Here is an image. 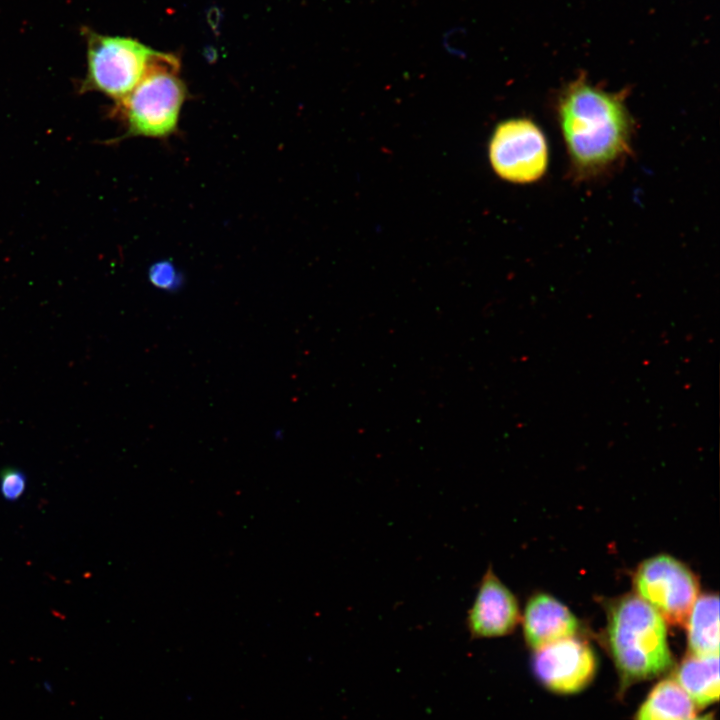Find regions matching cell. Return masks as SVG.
Masks as SVG:
<instances>
[{
    "instance_id": "cell-1",
    "label": "cell",
    "mask_w": 720,
    "mask_h": 720,
    "mask_svg": "<svg viewBox=\"0 0 720 720\" xmlns=\"http://www.w3.org/2000/svg\"><path fill=\"white\" fill-rule=\"evenodd\" d=\"M627 97V89L606 90L583 73L559 91L554 113L574 181L606 176L632 155L636 126Z\"/></svg>"
},
{
    "instance_id": "cell-2",
    "label": "cell",
    "mask_w": 720,
    "mask_h": 720,
    "mask_svg": "<svg viewBox=\"0 0 720 720\" xmlns=\"http://www.w3.org/2000/svg\"><path fill=\"white\" fill-rule=\"evenodd\" d=\"M607 641L622 678L645 680L672 665L667 625L662 616L637 595H624L609 607Z\"/></svg>"
},
{
    "instance_id": "cell-3",
    "label": "cell",
    "mask_w": 720,
    "mask_h": 720,
    "mask_svg": "<svg viewBox=\"0 0 720 720\" xmlns=\"http://www.w3.org/2000/svg\"><path fill=\"white\" fill-rule=\"evenodd\" d=\"M180 64L176 54L156 51L140 81L116 102L114 112L125 125L126 137L162 139L177 131L187 98Z\"/></svg>"
},
{
    "instance_id": "cell-4",
    "label": "cell",
    "mask_w": 720,
    "mask_h": 720,
    "mask_svg": "<svg viewBox=\"0 0 720 720\" xmlns=\"http://www.w3.org/2000/svg\"><path fill=\"white\" fill-rule=\"evenodd\" d=\"M87 71L82 91L100 92L115 103L127 96L145 74L156 50L127 36L85 32Z\"/></svg>"
},
{
    "instance_id": "cell-5",
    "label": "cell",
    "mask_w": 720,
    "mask_h": 720,
    "mask_svg": "<svg viewBox=\"0 0 720 720\" xmlns=\"http://www.w3.org/2000/svg\"><path fill=\"white\" fill-rule=\"evenodd\" d=\"M489 161L496 175L514 184L541 180L549 167V145L542 128L526 117L500 122L489 141Z\"/></svg>"
},
{
    "instance_id": "cell-6",
    "label": "cell",
    "mask_w": 720,
    "mask_h": 720,
    "mask_svg": "<svg viewBox=\"0 0 720 720\" xmlns=\"http://www.w3.org/2000/svg\"><path fill=\"white\" fill-rule=\"evenodd\" d=\"M637 596L655 609L666 623L684 625L699 596V581L683 562L667 554L643 561L634 573Z\"/></svg>"
},
{
    "instance_id": "cell-7",
    "label": "cell",
    "mask_w": 720,
    "mask_h": 720,
    "mask_svg": "<svg viewBox=\"0 0 720 720\" xmlns=\"http://www.w3.org/2000/svg\"><path fill=\"white\" fill-rule=\"evenodd\" d=\"M532 664L538 680L562 694L575 693L587 686L597 667L591 646L574 636L536 649Z\"/></svg>"
},
{
    "instance_id": "cell-8",
    "label": "cell",
    "mask_w": 720,
    "mask_h": 720,
    "mask_svg": "<svg viewBox=\"0 0 720 720\" xmlns=\"http://www.w3.org/2000/svg\"><path fill=\"white\" fill-rule=\"evenodd\" d=\"M516 597L491 568L483 575L467 625L473 637L490 638L511 633L520 621Z\"/></svg>"
},
{
    "instance_id": "cell-9",
    "label": "cell",
    "mask_w": 720,
    "mask_h": 720,
    "mask_svg": "<svg viewBox=\"0 0 720 720\" xmlns=\"http://www.w3.org/2000/svg\"><path fill=\"white\" fill-rule=\"evenodd\" d=\"M522 622L525 639L534 649L574 636L579 627L572 611L547 593L529 598Z\"/></svg>"
},
{
    "instance_id": "cell-10",
    "label": "cell",
    "mask_w": 720,
    "mask_h": 720,
    "mask_svg": "<svg viewBox=\"0 0 720 720\" xmlns=\"http://www.w3.org/2000/svg\"><path fill=\"white\" fill-rule=\"evenodd\" d=\"M690 654L719 655V597L706 593L697 597L685 622Z\"/></svg>"
},
{
    "instance_id": "cell-11",
    "label": "cell",
    "mask_w": 720,
    "mask_h": 720,
    "mask_svg": "<svg viewBox=\"0 0 720 720\" xmlns=\"http://www.w3.org/2000/svg\"><path fill=\"white\" fill-rule=\"evenodd\" d=\"M676 682L699 707L716 702L719 698V655L689 654L681 662Z\"/></svg>"
},
{
    "instance_id": "cell-12",
    "label": "cell",
    "mask_w": 720,
    "mask_h": 720,
    "mask_svg": "<svg viewBox=\"0 0 720 720\" xmlns=\"http://www.w3.org/2000/svg\"><path fill=\"white\" fill-rule=\"evenodd\" d=\"M696 705L675 679L659 682L641 705L636 720H691Z\"/></svg>"
},
{
    "instance_id": "cell-13",
    "label": "cell",
    "mask_w": 720,
    "mask_h": 720,
    "mask_svg": "<svg viewBox=\"0 0 720 720\" xmlns=\"http://www.w3.org/2000/svg\"><path fill=\"white\" fill-rule=\"evenodd\" d=\"M26 489L23 472L15 468H6L0 474V493L8 501L19 499Z\"/></svg>"
},
{
    "instance_id": "cell-14",
    "label": "cell",
    "mask_w": 720,
    "mask_h": 720,
    "mask_svg": "<svg viewBox=\"0 0 720 720\" xmlns=\"http://www.w3.org/2000/svg\"><path fill=\"white\" fill-rule=\"evenodd\" d=\"M149 279L155 287L164 290L176 289L181 283L175 266L168 262H160L151 266Z\"/></svg>"
},
{
    "instance_id": "cell-15",
    "label": "cell",
    "mask_w": 720,
    "mask_h": 720,
    "mask_svg": "<svg viewBox=\"0 0 720 720\" xmlns=\"http://www.w3.org/2000/svg\"><path fill=\"white\" fill-rule=\"evenodd\" d=\"M691 720H713V717L711 715H706V716L697 717V718L694 717Z\"/></svg>"
}]
</instances>
